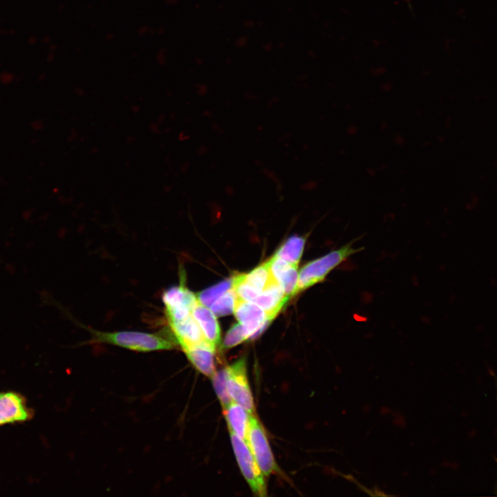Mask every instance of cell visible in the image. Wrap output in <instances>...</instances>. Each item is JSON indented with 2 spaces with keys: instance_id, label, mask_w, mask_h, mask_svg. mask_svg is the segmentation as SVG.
Masks as SVG:
<instances>
[{
  "instance_id": "6da1fadb",
  "label": "cell",
  "mask_w": 497,
  "mask_h": 497,
  "mask_svg": "<svg viewBox=\"0 0 497 497\" xmlns=\"http://www.w3.org/2000/svg\"><path fill=\"white\" fill-rule=\"evenodd\" d=\"M91 342L114 345L137 352L172 350L175 343L159 333L137 331H101L88 329Z\"/></svg>"
},
{
  "instance_id": "7a4b0ae2",
  "label": "cell",
  "mask_w": 497,
  "mask_h": 497,
  "mask_svg": "<svg viewBox=\"0 0 497 497\" xmlns=\"http://www.w3.org/2000/svg\"><path fill=\"white\" fill-rule=\"evenodd\" d=\"M362 248L353 247L349 242L340 248L306 264L298 274L296 294L324 281L328 274L344 262L351 255L360 252Z\"/></svg>"
},
{
  "instance_id": "3957f363",
  "label": "cell",
  "mask_w": 497,
  "mask_h": 497,
  "mask_svg": "<svg viewBox=\"0 0 497 497\" xmlns=\"http://www.w3.org/2000/svg\"><path fill=\"white\" fill-rule=\"evenodd\" d=\"M231 444L240 470L253 492L259 496L266 495L264 475L260 470L246 441L230 433Z\"/></svg>"
},
{
  "instance_id": "277c9868",
  "label": "cell",
  "mask_w": 497,
  "mask_h": 497,
  "mask_svg": "<svg viewBox=\"0 0 497 497\" xmlns=\"http://www.w3.org/2000/svg\"><path fill=\"white\" fill-rule=\"evenodd\" d=\"M228 393L231 400L253 414L255 405L249 386L246 359L240 358L225 367Z\"/></svg>"
},
{
  "instance_id": "5b68a950",
  "label": "cell",
  "mask_w": 497,
  "mask_h": 497,
  "mask_svg": "<svg viewBox=\"0 0 497 497\" xmlns=\"http://www.w3.org/2000/svg\"><path fill=\"white\" fill-rule=\"evenodd\" d=\"M251 453L264 476L277 469L264 427L258 419L251 416L246 440Z\"/></svg>"
},
{
  "instance_id": "8992f818",
  "label": "cell",
  "mask_w": 497,
  "mask_h": 497,
  "mask_svg": "<svg viewBox=\"0 0 497 497\" xmlns=\"http://www.w3.org/2000/svg\"><path fill=\"white\" fill-rule=\"evenodd\" d=\"M33 416L34 410L28 407L23 395L14 391L0 392V427L23 423Z\"/></svg>"
},
{
  "instance_id": "52a82bcc",
  "label": "cell",
  "mask_w": 497,
  "mask_h": 497,
  "mask_svg": "<svg viewBox=\"0 0 497 497\" xmlns=\"http://www.w3.org/2000/svg\"><path fill=\"white\" fill-rule=\"evenodd\" d=\"M233 313L243 327L246 339L257 337L271 322L257 304L238 298H236Z\"/></svg>"
},
{
  "instance_id": "ba28073f",
  "label": "cell",
  "mask_w": 497,
  "mask_h": 497,
  "mask_svg": "<svg viewBox=\"0 0 497 497\" xmlns=\"http://www.w3.org/2000/svg\"><path fill=\"white\" fill-rule=\"evenodd\" d=\"M273 278L282 288L289 297L296 294L298 280V265L291 264L281 258L272 256L267 260Z\"/></svg>"
},
{
  "instance_id": "9c48e42d",
  "label": "cell",
  "mask_w": 497,
  "mask_h": 497,
  "mask_svg": "<svg viewBox=\"0 0 497 497\" xmlns=\"http://www.w3.org/2000/svg\"><path fill=\"white\" fill-rule=\"evenodd\" d=\"M168 323L175 340L182 349L208 342L192 314L182 320Z\"/></svg>"
},
{
  "instance_id": "30bf717a",
  "label": "cell",
  "mask_w": 497,
  "mask_h": 497,
  "mask_svg": "<svg viewBox=\"0 0 497 497\" xmlns=\"http://www.w3.org/2000/svg\"><path fill=\"white\" fill-rule=\"evenodd\" d=\"M289 297L282 288L273 280L253 302L261 307L269 320H273L286 304Z\"/></svg>"
},
{
  "instance_id": "8fae6325",
  "label": "cell",
  "mask_w": 497,
  "mask_h": 497,
  "mask_svg": "<svg viewBox=\"0 0 497 497\" xmlns=\"http://www.w3.org/2000/svg\"><path fill=\"white\" fill-rule=\"evenodd\" d=\"M191 314L199 324L205 339L216 347L220 342V329L215 315L198 300L192 308Z\"/></svg>"
},
{
  "instance_id": "7c38bea8",
  "label": "cell",
  "mask_w": 497,
  "mask_h": 497,
  "mask_svg": "<svg viewBox=\"0 0 497 497\" xmlns=\"http://www.w3.org/2000/svg\"><path fill=\"white\" fill-rule=\"evenodd\" d=\"M214 346L208 342L189 347L182 350L192 364L202 373L212 376L215 372Z\"/></svg>"
},
{
  "instance_id": "4fadbf2b",
  "label": "cell",
  "mask_w": 497,
  "mask_h": 497,
  "mask_svg": "<svg viewBox=\"0 0 497 497\" xmlns=\"http://www.w3.org/2000/svg\"><path fill=\"white\" fill-rule=\"evenodd\" d=\"M223 408L230 433L246 440L252 413L234 401Z\"/></svg>"
},
{
  "instance_id": "5bb4252c",
  "label": "cell",
  "mask_w": 497,
  "mask_h": 497,
  "mask_svg": "<svg viewBox=\"0 0 497 497\" xmlns=\"http://www.w3.org/2000/svg\"><path fill=\"white\" fill-rule=\"evenodd\" d=\"M165 308L188 306L193 308L197 298L182 283L166 290L162 295Z\"/></svg>"
},
{
  "instance_id": "9a60e30c",
  "label": "cell",
  "mask_w": 497,
  "mask_h": 497,
  "mask_svg": "<svg viewBox=\"0 0 497 497\" xmlns=\"http://www.w3.org/2000/svg\"><path fill=\"white\" fill-rule=\"evenodd\" d=\"M305 242L306 237L304 236H291L280 246L273 255L291 264L298 265Z\"/></svg>"
},
{
  "instance_id": "2e32d148",
  "label": "cell",
  "mask_w": 497,
  "mask_h": 497,
  "mask_svg": "<svg viewBox=\"0 0 497 497\" xmlns=\"http://www.w3.org/2000/svg\"><path fill=\"white\" fill-rule=\"evenodd\" d=\"M244 279L260 293L274 280L271 274L268 261L259 265L248 273H244Z\"/></svg>"
},
{
  "instance_id": "e0dca14e",
  "label": "cell",
  "mask_w": 497,
  "mask_h": 497,
  "mask_svg": "<svg viewBox=\"0 0 497 497\" xmlns=\"http://www.w3.org/2000/svg\"><path fill=\"white\" fill-rule=\"evenodd\" d=\"M232 278L226 280L202 291L197 295V298L201 304L207 307H210L218 298L232 289Z\"/></svg>"
},
{
  "instance_id": "ac0fdd59",
  "label": "cell",
  "mask_w": 497,
  "mask_h": 497,
  "mask_svg": "<svg viewBox=\"0 0 497 497\" xmlns=\"http://www.w3.org/2000/svg\"><path fill=\"white\" fill-rule=\"evenodd\" d=\"M236 298L232 288L218 298L209 308L216 316L231 314L233 312Z\"/></svg>"
},
{
  "instance_id": "d6986e66",
  "label": "cell",
  "mask_w": 497,
  "mask_h": 497,
  "mask_svg": "<svg viewBox=\"0 0 497 497\" xmlns=\"http://www.w3.org/2000/svg\"><path fill=\"white\" fill-rule=\"evenodd\" d=\"M211 377L216 394L224 407L233 401L226 387L225 368L215 371Z\"/></svg>"
},
{
  "instance_id": "ffe728a7",
  "label": "cell",
  "mask_w": 497,
  "mask_h": 497,
  "mask_svg": "<svg viewBox=\"0 0 497 497\" xmlns=\"http://www.w3.org/2000/svg\"><path fill=\"white\" fill-rule=\"evenodd\" d=\"M246 340V337L240 323H236L228 331L224 342L225 349L233 348Z\"/></svg>"
}]
</instances>
